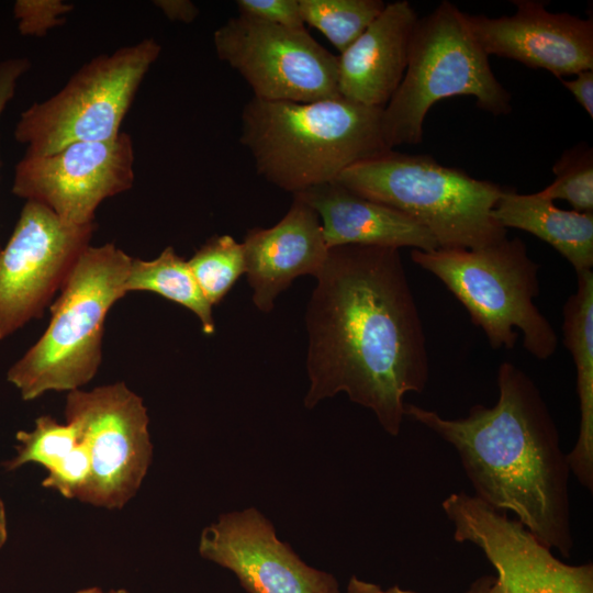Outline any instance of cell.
<instances>
[{"instance_id": "6da1fadb", "label": "cell", "mask_w": 593, "mask_h": 593, "mask_svg": "<svg viewBox=\"0 0 593 593\" xmlns=\"http://www.w3.org/2000/svg\"><path fill=\"white\" fill-rule=\"evenodd\" d=\"M305 314L307 409L337 393L373 412L398 436L404 396L429 378L426 337L399 249H328Z\"/></svg>"}, {"instance_id": "7a4b0ae2", "label": "cell", "mask_w": 593, "mask_h": 593, "mask_svg": "<svg viewBox=\"0 0 593 593\" xmlns=\"http://www.w3.org/2000/svg\"><path fill=\"white\" fill-rule=\"evenodd\" d=\"M499 398L473 405L467 416L445 418L406 404L405 416L457 451L474 496L511 512L538 540L572 553L570 468L557 425L532 378L510 361L497 371Z\"/></svg>"}, {"instance_id": "3957f363", "label": "cell", "mask_w": 593, "mask_h": 593, "mask_svg": "<svg viewBox=\"0 0 593 593\" xmlns=\"http://www.w3.org/2000/svg\"><path fill=\"white\" fill-rule=\"evenodd\" d=\"M382 110L342 97L307 103L253 97L242 110L239 142L259 176L295 194L391 149Z\"/></svg>"}, {"instance_id": "277c9868", "label": "cell", "mask_w": 593, "mask_h": 593, "mask_svg": "<svg viewBox=\"0 0 593 593\" xmlns=\"http://www.w3.org/2000/svg\"><path fill=\"white\" fill-rule=\"evenodd\" d=\"M336 182L407 214L433 235L438 248L479 249L507 237L493 216L504 188L429 155L389 149L347 168Z\"/></svg>"}, {"instance_id": "5b68a950", "label": "cell", "mask_w": 593, "mask_h": 593, "mask_svg": "<svg viewBox=\"0 0 593 593\" xmlns=\"http://www.w3.org/2000/svg\"><path fill=\"white\" fill-rule=\"evenodd\" d=\"M131 261L113 243L85 249L51 305L46 331L8 371L24 401L78 390L93 379L102 361L105 316L126 294Z\"/></svg>"}, {"instance_id": "8992f818", "label": "cell", "mask_w": 593, "mask_h": 593, "mask_svg": "<svg viewBox=\"0 0 593 593\" xmlns=\"http://www.w3.org/2000/svg\"><path fill=\"white\" fill-rule=\"evenodd\" d=\"M456 96L474 97L478 107L493 115L512 110L511 93L496 79L463 12L441 1L417 19L403 79L382 110L388 147L421 143L427 112L436 102Z\"/></svg>"}, {"instance_id": "52a82bcc", "label": "cell", "mask_w": 593, "mask_h": 593, "mask_svg": "<svg viewBox=\"0 0 593 593\" xmlns=\"http://www.w3.org/2000/svg\"><path fill=\"white\" fill-rule=\"evenodd\" d=\"M411 258L467 309L493 349H513L518 331L534 358L546 360L556 353L558 335L535 303L539 266L521 238L479 249H413Z\"/></svg>"}, {"instance_id": "ba28073f", "label": "cell", "mask_w": 593, "mask_h": 593, "mask_svg": "<svg viewBox=\"0 0 593 593\" xmlns=\"http://www.w3.org/2000/svg\"><path fill=\"white\" fill-rule=\"evenodd\" d=\"M161 47L154 38L99 55L54 96L21 113L14 130L27 155L53 154L77 142L115 138Z\"/></svg>"}, {"instance_id": "9c48e42d", "label": "cell", "mask_w": 593, "mask_h": 593, "mask_svg": "<svg viewBox=\"0 0 593 593\" xmlns=\"http://www.w3.org/2000/svg\"><path fill=\"white\" fill-rule=\"evenodd\" d=\"M213 44L219 59L243 77L254 98L307 103L340 97L338 56L305 27L238 14L214 31Z\"/></svg>"}, {"instance_id": "30bf717a", "label": "cell", "mask_w": 593, "mask_h": 593, "mask_svg": "<svg viewBox=\"0 0 593 593\" xmlns=\"http://www.w3.org/2000/svg\"><path fill=\"white\" fill-rule=\"evenodd\" d=\"M66 422L86 445L91 477L81 502L122 508L139 490L153 459L143 399L124 382L67 393Z\"/></svg>"}, {"instance_id": "8fae6325", "label": "cell", "mask_w": 593, "mask_h": 593, "mask_svg": "<svg viewBox=\"0 0 593 593\" xmlns=\"http://www.w3.org/2000/svg\"><path fill=\"white\" fill-rule=\"evenodd\" d=\"M94 230V223L70 224L47 206L26 201L0 250V340L43 315Z\"/></svg>"}, {"instance_id": "7c38bea8", "label": "cell", "mask_w": 593, "mask_h": 593, "mask_svg": "<svg viewBox=\"0 0 593 593\" xmlns=\"http://www.w3.org/2000/svg\"><path fill=\"white\" fill-rule=\"evenodd\" d=\"M456 541L482 550L494 567L490 593H593V564H569L521 522L466 492L441 503Z\"/></svg>"}, {"instance_id": "4fadbf2b", "label": "cell", "mask_w": 593, "mask_h": 593, "mask_svg": "<svg viewBox=\"0 0 593 593\" xmlns=\"http://www.w3.org/2000/svg\"><path fill=\"white\" fill-rule=\"evenodd\" d=\"M131 136L77 142L48 155H27L15 166L12 192L51 209L63 221L94 223L102 201L127 191L135 179Z\"/></svg>"}, {"instance_id": "5bb4252c", "label": "cell", "mask_w": 593, "mask_h": 593, "mask_svg": "<svg viewBox=\"0 0 593 593\" xmlns=\"http://www.w3.org/2000/svg\"><path fill=\"white\" fill-rule=\"evenodd\" d=\"M198 550L248 593H339L336 578L306 564L255 507L222 514L202 530Z\"/></svg>"}, {"instance_id": "9a60e30c", "label": "cell", "mask_w": 593, "mask_h": 593, "mask_svg": "<svg viewBox=\"0 0 593 593\" xmlns=\"http://www.w3.org/2000/svg\"><path fill=\"white\" fill-rule=\"evenodd\" d=\"M514 14L490 18L463 12L465 21L481 48L546 69L559 79L593 69V22L567 12H550L537 0L512 1Z\"/></svg>"}, {"instance_id": "2e32d148", "label": "cell", "mask_w": 593, "mask_h": 593, "mask_svg": "<svg viewBox=\"0 0 593 593\" xmlns=\"http://www.w3.org/2000/svg\"><path fill=\"white\" fill-rule=\"evenodd\" d=\"M242 245L253 301L264 313L295 278L316 277L329 249L317 213L294 195L281 221L270 228L249 230Z\"/></svg>"}, {"instance_id": "e0dca14e", "label": "cell", "mask_w": 593, "mask_h": 593, "mask_svg": "<svg viewBox=\"0 0 593 593\" xmlns=\"http://www.w3.org/2000/svg\"><path fill=\"white\" fill-rule=\"evenodd\" d=\"M418 16L406 0L381 14L338 56V91L349 101L383 109L400 86Z\"/></svg>"}, {"instance_id": "ac0fdd59", "label": "cell", "mask_w": 593, "mask_h": 593, "mask_svg": "<svg viewBox=\"0 0 593 593\" xmlns=\"http://www.w3.org/2000/svg\"><path fill=\"white\" fill-rule=\"evenodd\" d=\"M318 215L328 248L344 245L430 251L433 235L407 214L358 195L336 181L293 194Z\"/></svg>"}, {"instance_id": "d6986e66", "label": "cell", "mask_w": 593, "mask_h": 593, "mask_svg": "<svg viewBox=\"0 0 593 593\" xmlns=\"http://www.w3.org/2000/svg\"><path fill=\"white\" fill-rule=\"evenodd\" d=\"M577 290L563 305V343L577 369L579 435L567 454L570 472L593 490V272L577 273Z\"/></svg>"}, {"instance_id": "ffe728a7", "label": "cell", "mask_w": 593, "mask_h": 593, "mask_svg": "<svg viewBox=\"0 0 593 593\" xmlns=\"http://www.w3.org/2000/svg\"><path fill=\"white\" fill-rule=\"evenodd\" d=\"M496 222L522 230L553 247L575 272L593 267V213L562 210L540 195L504 189L494 209Z\"/></svg>"}, {"instance_id": "44dd1931", "label": "cell", "mask_w": 593, "mask_h": 593, "mask_svg": "<svg viewBox=\"0 0 593 593\" xmlns=\"http://www.w3.org/2000/svg\"><path fill=\"white\" fill-rule=\"evenodd\" d=\"M125 291L155 292L193 312L206 335L215 331L212 306L194 280L188 261L178 256L171 246L152 260L132 258Z\"/></svg>"}, {"instance_id": "7402d4cb", "label": "cell", "mask_w": 593, "mask_h": 593, "mask_svg": "<svg viewBox=\"0 0 593 593\" xmlns=\"http://www.w3.org/2000/svg\"><path fill=\"white\" fill-rule=\"evenodd\" d=\"M304 24L317 29L340 52L346 51L381 14L382 0H299Z\"/></svg>"}, {"instance_id": "603a6c76", "label": "cell", "mask_w": 593, "mask_h": 593, "mask_svg": "<svg viewBox=\"0 0 593 593\" xmlns=\"http://www.w3.org/2000/svg\"><path fill=\"white\" fill-rule=\"evenodd\" d=\"M187 261L211 306L219 304L245 273L243 245L230 235L212 237Z\"/></svg>"}, {"instance_id": "cb8c5ba5", "label": "cell", "mask_w": 593, "mask_h": 593, "mask_svg": "<svg viewBox=\"0 0 593 593\" xmlns=\"http://www.w3.org/2000/svg\"><path fill=\"white\" fill-rule=\"evenodd\" d=\"M15 456L3 466L8 471L26 463H37L52 472L61 467L80 444L77 429L69 423L61 424L49 415L35 419L31 432L19 430Z\"/></svg>"}, {"instance_id": "d4e9b609", "label": "cell", "mask_w": 593, "mask_h": 593, "mask_svg": "<svg viewBox=\"0 0 593 593\" xmlns=\"http://www.w3.org/2000/svg\"><path fill=\"white\" fill-rule=\"evenodd\" d=\"M555 180L538 193L551 201L564 200L574 211L593 213V150L578 144L552 166Z\"/></svg>"}, {"instance_id": "484cf974", "label": "cell", "mask_w": 593, "mask_h": 593, "mask_svg": "<svg viewBox=\"0 0 593 593\" xmlns=\"http://www.w3.org/2000/svg\"><path fill=\"white\" fill-rule=\"evenodd\" d=\"M74 5L60 0H18L13 12L23 35L42 36L64 22Z\"/></svg>"}, {"instance_id": "4316f807", "label": "cell", "mask_w": 593, "mask_h": 593, "mask_svg": "<svg viewBox=\"0 0 593 593\" xmlns=\"http://www.w3.org/2000/svg\"><path fill=\"white\" fill-rule=\"evenodd\" d=\"M236 5L238 14L286 27H305L299 0H237Z\"/></svg>"}, {"instance_id": "83f0119b", "label": "cell", "mask_w": 593, "mask_h": 593, "mask_svg": "<svg viewBox=\"0 0 593 593\" xmlns=\"http://www.w3.org/2000/svg\"><path fill=\"white\" fill-rule=\"evenodd\" d=\"M29 67L26 58H9L0 63V116L14 96L18 79Z\"/></svg>"}, {"instance_id": "f1b7e54d", "label": "cell", "mask_w": 593, "mask_h": 593, "mask_svg": "<svg viewBox=\"0 0 593 593\" xmlns=\"http://www.w3.org/2000/svg\"><path fill=\"white\" fill-rule=\"evenodd\" d=\"M577 102L593 118V69L580 71L572 79H560Z\"/></svg>"}, {"instance_id": "f546056e", "label": "cell", "mask_w": 593, "mask_h": 593, "mask_svg": "<svg viewBox=\"0 0 593 593\" xmlns=\"http://www.w3.org/2000/svg\"><path fill=\"white\" fill-rule=\"evenodd\" d=\"M154 4L171 21L191 23L199 15L197 5L188 0H157Z\"/></svg>"}, {"instance_id": "4dcf8cb0", "label": "cell", "mask_w": 593, "mask_h": 593, "mask_svg": "<svg viewBox=\"0 0 593 593\" xmlns=\"http://www.w3.org/2000/svg\"><path fill=\"white\" fill-rule=\"evenodd\" d=\"M345 593H418L413 590L402 589L393 585L389 589H382L380 585L361 580L353 575L347 584Z\"/></svg>"}, {"instance_id": "1f68e13d", "label": "cell", "mask_w": 593, "mask_h": 593, "mask_svg": "<svg viewBox=\"0 0 593 593\" xmlns=\"http://www.w3.org/2000/svg\"><path fill=\"white\" fill-rule=\"evenodd\" d=\"M494 577L483 575L472 582L467 593H490Z\"/></svg>"}, {"instance_id": "d6a6232c", "label": "cell", "mask_w": 593, "mask_h": 593, "mask_svg": "<svg viewBox=\"0 0 593 593\" xmlns=\"http://www.w3.org/2000/svg\"><path fill=\"white\" fill-rule=\"evenodd\" d=\"M8 538L7 515L4 503L0 497V548L5 544Z\"/></svg>"}, {"instance_id": "836d02e7", "label": "cell", "mask_w": 593, "mask_h": 593, "mask_svg": "<svg viewBox=\"0 0 593 593\" xmlns=\"http://www.w3.org/2000/svg\"><path fill=\"white\" fill-rule=\"evenodd\" d=\"M74 593H130V592L125 589H113V590L104 592L100 588L93 586V588L81 589Z\"/></svg>"}]
</instances>
